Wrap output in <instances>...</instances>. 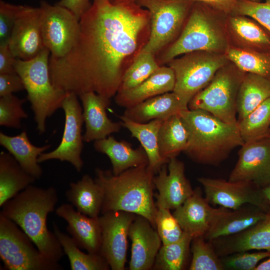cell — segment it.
<instances>
[{"label": "cell", "instance_id": "cell-3", "mask_svg": "<svg viewBox=\"0 0 270 270\" xmlns=\"http://www.w3.org/2000/svg\"><path fill=\"white\" fill-rule=\"evenodd\" d=\"M95 174L94 180L104 196L102 214L108 211L133 213L148 219L156 228V174L148 166L130 168L118 175L97 168Z\"/></svg>", "mask_w": 270, "mask_h": 270}, {"label": "cell", "instance_id": "cell-52", "mask_svg": "<svg viewBox=\"0 0 270 270\" xmlns=\"http://www.w3.org/2000/svg\"><path fill=\"white\" fill-rule=\"evenodd\" d=\"M268 0V1H270V0Z\"/></svg>", "mask_w": 270, "mask_h": 270}, {"label": "cell", "instance_id": "cell-33", "mask_svg": "<svg viewBox=\"0 0 270 270\" xmlns=\"http://www.w3.org/2000/svg\"><path fill=\"white\" fill-rule=\"evenodd\" d=\"M53 230L64 254L68 256L72 270H108L110 266L100 254L84 253L72 238L62 232L55 222Z\"/></svg>", "mask_w": 270, "mask_h": 270}, {"label": "cell", "instance_id": "cell-53", "mask_svg": "<svg viewBox=\"0 0 270 270\" xmlns=\"http://www.w3.org/2000/svg\"></svg>", "mask_w": 270, "mask_h": 270}, {"label": "cell", "instance_id": "cell-30", "mask_svg": "<svg viewBox=\"0 0 270 270\" xmlns=\"http://www.w3.org/2000/svg\"><path fill=\"white\" fill-rule=\"evenodd\" d=\"M36 179L26 172L8 152L0 153V206Z\"/></svg>", "mask_w": 270, "mask_h": 270}, {"label": "cell", "instance_id": "cell-46", "mask_svg": "<svg viewBox=\"0 0 270 270\" xmlns=\"http://www.w3.org/2000/svg\"><path fill=\"white\" fill-rule=\"evenodd\" d=\"M16 59L12 53L8 43L0 44V74L16 72L14 64Z\"/></svg>", "mask_w": 270, "mask_h": 270}, {"label": "cell", "instance_id": "cell-35", "mask_svg": "<svg viewBox=\"0 0 270 270\" xmlns=\"http://www.w3.org/2000/svg\"><path fill=\"white\" fill-rule=\"evenodd\" d=\"M241 136L245 142L270 135V98L244 119L238 121Z\"/></svg>", "mask_w": 270, "mask_h": 270}, {"label": "cell", "instance_id": "cell-28", "mask_svg": "<svg viewBox=\"0 0 270 270\" xmlns=\"http://www.w3.org/2000/svg\"><path fill=\"white\" fill-rule=\"evenodd\" d=\"M66 196L78 212L92 218L98 217L104 202L100 186L90 175L84 174L76 182H70Z\"/></svg>", "mask_w": 270, "mask_h": 270}, {"label": "cell", "instance_id": "cell-51", "mask_svg": "<svg viewBox=\"0 0 270 270\" xmlns=\"http://www.w3.org/2000/svg\"><path fill=\"white\" fill-rule=\"evenodd\" d=\"M110 0L112 1V2H114V1L116 0Z\"/></svg>", "mask_w": 270, "mask_h": 270}, {"label": "cell", "instance_id": "cell-38", "mask_svg": "<svg viewBox=\"0 0 270 270\" xmlns=\"http://www.w3.org/2000/svg\"><path fill=\"white\" fill-rule=\"evenodd\" d=\"M190 251L192 256L188 270H224L220 257L204 236L192 238Z\"/></svg>", "mask_w": 270, "mask_h": 270}, {"label": "cell", "instance_id": "cell-1", "mask_svg": "<svg viewBox=\"0 0 270 270\" xmlns=\"http://www.w3.org/2000/svg\"><path fill=\"white\" fill-rule=\"evenodd\" d=\"M135 0H93L80 20L76 44L65 56H50L54 86L78 96L92 92L116 96L125 70L124 62L136 50L138 36L150 20Z\"/></svg>", "mask_w": 270, "mask_h": 270}, {"label": "cell", "instance_id": "cell-24", "mask_svg": "<svg viewBox=\"0 0 270 270\" xmlns=\"http://www.w3.org/2000/svg\"><path fill=\"white\" fill-rule=\"evenodd\" d=\"M175 85V76L170 66H160L148 78L131 89L118 92L116 103L126 108L151 98L172 92Z\"/></svg>", "mask_w": 270, "mask_h": 270}, {"label": "cell", "instance_id": "cell-6", "mask_svg": "<svg viewBox=\"0 0 270 270\" xmlns=\"http://www.w3.org/2000/svg\"><path fill=\"white\" fill-rule=\"evenodd\" d=\"M227 56L216 52L198 51L169 62L175 76L173 92L188 108L190 100L210 82L216 72L226 65Z\"/></svg>", "mask_w": 270, "mask_h": 270}, {"label": "cell", "instance_id": "cell-13", "mask_svg": "<svg viewBox=\"0 0 270 270\" xmlns=\"http://www.w3.org/2000/svg\"><path fill=\"white\" fill-rule=\"evenodd\" d=\"M203 187L204 198L210 204L230 210L245 204L258 206L265 211L270 206L264 200L261 189L246 182H230L221 178H198Z\"/></svg>", "mask_w": 270, "mask_h": 270}, {"label": "cell", "instance_id": "cell-21", "mask_svg": "<svg viewBox=\"0 0 270 270\" xmlns=\"http://www.w3.org/2000/svg\"><path fill=\"white\" fill-rule=\"evenodd\" d=\"M56 215L68 223L66 230L76 245L92 254H100L102 229L99 216L84 215L68 204H63L56 210Z\"/></svg>", "mask_w": 270, "mask_h": 270}, {"label": "cell", "instance_id": "cell-15", "mask_svg": "<svg viewBox=\"0 0 270 270\" xmlns=\"http://www.w3.org/2000/svg\"><path fill=\"white\" fill-rule=\"evenodd\" d=\"M228 180L249 182L260 189L270 184V135L240 146Z\"/></svg>", "mask_w": 270, "mask_h": 270}, {"label": "cell", "instance_id": "cell-34", "mask_svg": "<svg viewBox=\"0 0 270 270\" xmlns=\"http://www.w3.org/2000/svg\"><path fill=\"white\" fill-rule=\"evenodd\" d=\"M192 237L184 232L174 242L162 244L156 256L152 268L156 270H184L190 262Z\"/></svg>", "mask_w": 270, "mask_h": 270}, {"label": "cell", "instance_id": "cell-20", "mask_svg": "<svg viewBox=\"0 0 270 270\" xmlns=\"http://www.w3.org/2000/svg\"><path fill=\"white\" fill-rule=\"evenodd\" d=\"M266 212L250 204L235 210L220 206L204 237L206 240L210 241L238 234L262 220Z\"/></svg>", "mask_w": 270, "mask_h": 270}, {"label": "cell", "instance_id": "cell-26", "mask_svg": "<svg viewBox=\"0 0 270 270\" xmlns=\"http://www.w3.org/2000/svg\"><path fill=\"white\" fill-rule=\"evenodd\" d=\"M188 109L173 92L163 94L126 108L120 116L138 123L154 120H164Z\"/></svg>", "mask_w": 270, "mask_h": 270}, {"label": "cell", "instance_id": "cell-39", "mask_svg": "<svg viewBox=\"0 0 270 270\" xmlns=\"http://www.w3.org/2000/svg\"><path fill=\"white\" fill-rule=\"evenodd\" d=\"M26 99L10 94L0 98V125L6 128H20L21 120L28 117L22 105Z\"/></svg>", "mask_w": 270, "mask_h": 270}, {"label": "cell", "instance_id": "cell-32", "mask_svg": "<svg viewBox=\"0 0 270 270\" xmlns=\"http://www.w3.org/2000/svg\"><path fill=\"white\" fill-rule=\"evenodd\" d=\"M158 140L160 156L168 162L184 152L188 146V132L180 113L163 120Z\"/></svg>", "mask_w": 270, "mask_h": 270}, {"label": "cell", "instance_id": "cell-48", "mask_svg": "<svg viewBox=\"0 0 270 270\" xmlns=\"http://www.w3.org/2000/svg\"><path fill=\"white\" fill-rule=\"evenodd\" d=\"M254 270H270V256L265 260L258 264Z\"/></svg>", "mask_w": 270, "mask_h": 270}, {"label": "cell", "instance_id": "cell-7", "mask_svg": "<svg viewBox=\"0 0 270 270\" xmlns=\"http://www.w3.org/2000/svg\"><path fill=\"white\" fill-rule=\"evenodd\" d=\"M223 66L210 82L190 101L188 108L207 111L228 124L238 122L236 100L244 76L238 68Z\"/></svg>", "mask_w": 270, "mask_h": 270}, {"label": "cell", "instance_id": "cell-50", "mask_svg": "<svg viewBox=\"0 0 270 270\" xmlns=\"http://www.w3.org/2000/svg\"><path fill=\"white\" fill-rule=\"evenodd\" d=\"M204 2L208 3L214 4H222L227 2H230L232 0H194Z\"/></svg>", "mask_w": 270, "mask_h": 270}, {"label": "cell", "instance_id": "cell-12", "mask_svg": "<svg viewBox=\"0 0 270 270\" xmlns=\"http://www.w3.org/2000/svg\"><path fill=\"white\" fill-rule=\"evenodd\" d=\"M224 46L223 38L212 22L201 10L195 9L181 35L164 52L162 59L169 62L180 55L192 52H216Z\"/></svg>", "mask_w": 270, "mask_h": 270}, {"label": "cell", "instance_id": "cell-19", "mask_svg": "<svg viewBox=\"0 0 270 270\" xmlns=\"http://www.w3.org/2000/svg\"><path fill=\"white\" fill-rule=\"evenodd\" d=\"M78 96L82 102L85 124L84 141L88 142L100 140L120 131L122 127V122H112L106 114V109L110 104V98L92 92L82 94Z\"/></svg>", "mask_w": 270, "mask_h": 270}, {"label": "cell", "instance_id": "cell-16", "mask_svg": "<svg viewBox=\"0 0 270 270\" xmlns=\"http://www.w3.org/2000/svg\"><path fill=\"white\" fill-rule=\"evenodd\" d=\"M8 45L15 58L22 60L34 58L46 48L41 32L39 7L22 5Z\"/></svg>", "mask_w": 270, "mask_h": 270}, {"label": "cell", "instance_id": "cell-23", "mask_svg": "<svg viewBox=\"0 0 270 270\" xmlns=\"http://www.w3.org/2000/svg\"><path fill=\"white\" fill-rule=\"evenodd\" d=\"M196 188L194 194L172 212L184 232L192 238L204 236L217 212Z\"/></svg>", "mask_w": 270, "mask_h": 270}, {"label": "cell", "instance_id": "cell-36", "mask_svg": "<svg viewBox=\"0 0 270 270\" xmlns=\"http://www.w3.org/2000/svg\"><path fill=\"white\" fill-rule=\"evenodd\" d=\"M154 54L142 49L140 51L125 71L118 92L136 86L159 68L160 66L156 61Z\"/></svg>", "mask_w": 270, "mask_h": 270}, {"label": "cell", "instance_id": "cell-45", "mask_svg": "<svg viewBox=\"0 0 270 270\" xmlns=\"http://www.w3.org/2000/svg\"><path fill=\"white\" fill-rule=\"evenodd\" d=\"M25 90L22 80L16 72L0 74V96Z\"/></svg>", "mask_w": 270, "mask_h": 270}, {"label": "cell", "instance_id": "cell-27", "mask_svg": "<svg viewBox=\"0 0 270 270\" xmlns=\"http://www.w3.org/2000/svg\"><path fill=\"white\" fill-rule=\"evenodd\" d=\"M0 144L14 157L26 172L36 180L42 177L43 171L38 158L50 148V144L34 146L30 140L26 130L14 136L0 132Z\"/></svg>", "mask_w": 270, "mask_h": 270}, {"label": "cell", "instance_id": "cell-9", "mask_svg": "<svg viewBox=\"0 0 270 270\" xmlns=\"http://www.w3.org/2000/svg\"><path fill=\"white\" fill-rule=\"evenodd\" d=\"M40 9L41 32L44 46L50 56L60 58L67 54L78 40L80 20L68 8L42 1Z\"/></svg>", "mask_w": 270, "mask_h": 270}, {"label": "cell", "instance_id": "cell-29", "mask_svg": "<svg viewBox=\"0 0 270 270\" xmlns=\"http://www.w3.org/2000/svg\"><path fill=\"white\" fill-rule=\"evenodd\" d=\"M119 118L122 127L140 142L145 150L148 159V169L157 174L162 166L168 162L160 156L158 147V132L163 120H154L146 123H138L120 116Z\"/></svg>", "mask_w": 270, "mask_h": 270}, {"label": "cell", "instance_id": "cell-47", "mask_svg": "<svg viewBox=\"0 0 270 270\" xmlns=\"http://www.w3.org/2000/svg\"><path fill=\"white\" fill-rule=\"evenodd\" d=\"M90 0H60L56 4L70 10L80 20L89 8Z\"/></svg>", "mask_w": 270, "mask_h": 270}, {"label": "cell", "instance_id": "cell-18", "mask_svg": "<svg viewBox=\"0 0 270 270\" xmlns=\"http://www.w3.org/2000/svg\"><path fill=\"white\" fill-rule=\"evenodd\" d=\"M132 241L130 270L152 269L162 240L156 230L144 216L136 215L129 230Z\"/></svg>", "mask_w": 270, "mask_h": 270}, {"label": "cell", "instance_id": "cell-41", "mask_svg": "<svg viewBox=\"0 0 270 270\" xmlns=\"http://www.w3.org/2000/svg\"><path fill=\"white\" fill-rule=\"evenodd\" d=\"M231 26L243 41L253 45L267 46L270 38L256 24L244 17L236 16L230 20Z\"/></svg>", "mask_w": 270, "mask_h": 270}, {"label": "cell", "instance_id": "cell-22", "mask_svg": "<svg viewBox=\"0 0 270 270\" xmlns=\"http://www.w3.org/2000/svg\"><path fill=\"white\" fill-rule=\"evenodd\" d=\"M210 242L220 257L242 251L270 252V208L262 220L248 228Z\"/></svg>", "mask_w": 270, "mask_h": 270}, {"label": "cell", "instance_id": "cell-11", "mask_svg": "<svg viewBox=\"0 0 270 270\" xmlns=\"http://www.w3.org/2000/svg\"><path fill=\"white\" fill-rule=\"evenodd\" d=\"M150 14L149 39L142 50L155 54L175 35L185 16L187 4L184 0H135Z\"/></svg>", "mask_w": 270, "mask_h": 270}, {"label": "cell", "instance_id": "cell-4", "mask_svg": "<svg viewBox=\"0 0 270 270\" xmlns=\"http://www.w3.org/2000/svg\"><path fill=\"white\" fill-rule=\"evenodd\" d=\"M180 115L188 132L184 152L196 163L218 166L244 144L238 122L226 123L202 110L188 108Z\"/></svg>", "mask_w": 270, "mask_h": 270}, {"label": "cell", "instance_id": "cell-37", "mask_svg": "<svg viewBox=\"0 0 270 270\" xmlns=\"http://www.w3.org/2000/svg\"><path fill=\"white\" fill-rule=\"evenodd\" d=\"M227 57L244 72L257 74L270 80V56L256 52L231 48Z\"/></svg>", "mask_w": 270, "mask_h": 270}, {"label": "cell", "instance_id": "cell-2", "mask_svg": "<svg viewBox=\"0 0 270 270\" xmlns=\"http://www.w3.org/2000/svg\"><path fill=\"white\" fill-rule=\"evenodd\" d=\"M58 201L56 189L31 184L6 202L0 213L14 222L32 240L38 250L57 262L64 252L54 232L47 226V217Z\"/></svg>", "mask_w": 270, "mask_h": 270}, {"label": "cell", "instance_id": "cell-25", "mask_svg": "<svg viewBox=\"0 0 270 270\" xmlns=\"http://www.w3.org/2000/svg\"><path fill=\"white\" fill-rule=\"evenodd\" d=\"M94 147L96 151L108 157L112 165V171L114 175L130 168L148 165V156L141 145L134 149L130 142L118 141L110 135L94 141Z\"/></svg>", "mask_w": 270, "mask_h": 270}, {"label": "cell", "instance_id": "cell-49", "mask_svg": "<svg viewBox=\"0 0 270 270\" xmlns=\"http://www.w3.org/2000/svg\"><path fill=\"white\" fill-rule=\"evenodd\" d=\"M261 191L264 200L270 206V184L261 188Z\"/></svg>", "mask_w": 270, "mask_h": 270}, {"label": "cell", "instance_id": "cell-31", "mask_svg": "<svg viewBox=\"0 0 270 270\" xmlns=\"http://www.w3.org/2000/svg\"><path fill=\"white\" fill-rule=\"evenodd\" d=\"M270 98V80L253 74H245L237 96L238 121L244 119Z\"/></svg>", "mask_w": 270, "mask_h": 270}, {"label": "cell", "instance_id": "cell-10", "mask_svg": "<svg viewBox=\"0 0 270 270\" xmlns=\"http://www.w3.org/2000/svg\"><path fill=\"white\" fill-rule=\"evenodd\" d=\"M78 96L74 93L66 92L62 106L65 120L61 141L56 149L44 152L38 156V162L39 164L58 160L70 162L78 172L82 170L84 166L81 158L84 147L82 129L84 122L82 108Z\"/></svg>", "mask_w": 270, "mask_h": 270}, {"label": "cell", "instance_id": "cell-44", "mask_svg": "<svg viewBox=\"0 0 270 270\" xmlns=\"http://www.w3.org/2000/svg\"><path fill=\"white\" fill-rule=\"evenodd\" d=\"M22 5L0 1V44L8 43L16 17Z\"/></svg>", "mask_w": 270, "mask_h": 270}, {"label": "cell", "instance_id": "cell-14", "mask_svg": "<svg viewBox=\"0 0 270 270\" xmlns=\"http://www.w3.org/2000/svg\"><path fill=\"white\" fill-rule=\"evenodd\" d=\"M136 216L124 211H108L99 216L102 229L100 254L112 270L124 269L129 230Z\"/></svg>", "mask_w": 270, "mask_h": 270}, {"label": "cell", "instance_id": "cell-8", "mask_svg": "<svg viewBox=\"0 0 270 270\" xmlns=\"http://www.w3.org/2000/svg\"><path fill=\"white\" fill-rule=\"evenodd\" d=\"M34 244L14 222L0 212V258L5 270H63L58 262L46 256Z\"/></svg>", "mask_w": 270, "mask_h": 270}, {"label": "cell", "instance_id": "cell-5", "mask_svg": "<svg viewBox=\"0 0 270 270\" xmlns=\"http://www.w3.org/2000/svg\"><path fill=\"white\" fill-rule=\"evenodd\" d=\"M49 50L44 48L34 58L16 59L14 68L24 83L34 114L36 130L40 134L46 131V122L59 108L66 92L52 85L49 72Z\"/></svg>", "mask_w": 270, "mask_h": 270}, {"label": "cell", "instance_id": "cell-43", "mask_svg": "<svg viewBox=\"0 0 270 270\" xmlns=\"http://www.w3.org/2000/svg\"><path fill=\"white\" fill-rule=\"evenodd\" d=\"M237 11L241 14L250 16L270 31V2L265 3L242 0L237 4Z\"/></svg>", "mask_w": 270, "mask_h": 270}, {"label": "cell", "instance_id": "cell-42", "mask_svg": "<svg viewBox=\"0 0 270 270\" xmlns=\"http://www.w3.org/2000/svg\"><path fill=\"white\" fill-rule=\"evenodd\" d=\"M270 256L269 251H242L220 257L224 270H254L259 262Z\"/></svg>", "mask_w": 270, "mask_h": 270}, {"label": "cell", "instance_id": "cell-40", "mask_svg": "<svg viewBox=\"0 0 270 270\" xmlns=\"http://www.w3.org/2000/svg\"><path fill=\"white\" fill-rule=\"evenodd\" d=\"M155 224L162 244L176 242L184 234L182 229L170 209L157 208Z\"/></svg>", "mask_w": 270, "mask_h": 270}, {"label": "cell", "instance_id": "cell-17", "mask_svg": "<svg viewBox=\"0 0 270 270\" xmlns=\"http://www.w3.org/2000/svg\"><path fill=\"white\" fill-rule=\"evenodd\" d=\"M184 163L176 157L170 160L154 178L156 208L176 210L194 194L185 175Z\"/></svg>", "mask_w": 270, "mask_h": 270}]
</instances>
